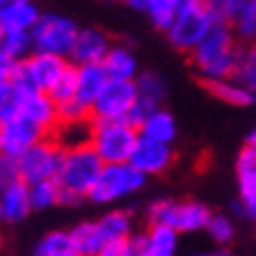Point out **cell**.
<instances>
[{
    "instance_id": "6da1fadb",
    "label": "cell",
    "mask_w": 256,
    "mask_h": 256,
    "mask_svg": "<svg viewBox=\"0 0 256 256\" xmlns=\"http://www.w3.org/2000/svg\"><path fill=\"white\" fill-rule=\"evenodd\" d=\"M242 42L235 36L233 26L226 22H214L210 33L190 52V64L198 70L202 82L221 78H235L240 64Z\"/></svg>"
},
{
    "instance_id": "7a4b0ae2",
    "label": "cell",
    "mask_w": 256,
    "mask_h": 256,
    "mask_svg": "<svg viewBox=\"0 0 256 256\" xmlns=\"http://www.w3.org/2000/svg\"><path fill=\"white\" fill-rule=\"evenodd\" d=\"M101 170H104V162L90 144L66 148L62 170L54 178L62 190V204H78L85 198H90V190L96 184Z\"/></svg>"
},
{
    "instance_id": "3957f363",
    "label": "cell",
    "mask_w": 256,
    "mask_h": 256,
    "mask_svg": "<svg viewBox=\"0 0 256 256\" xmlns=\"http://www.w3.org/2000/svg\"><path fill=\"white\" fill-rule=\"evenodd\" d=\"M139 141V127L127 120H92L90 146L96 150L104 164L130 162Z\"/></svg>"
},
{
    "instance_id": "277c9868",
    "label": "cell",
    "mask_w": 256,
    "mask_h": 256,
    "mask_svg": "<svg viewBox=\"0 0 256 256\" xmlns=\"http://www.w3.org/2000/svg\"><path fill=\"white\" fill-rule=\"evenodd\" d=\"M68 66V56L50 54V52H31L26 59L16 64L10 80L14 82L19 92H31V90L50 92Z\"/></svg>"
},
{
    "instance_id": "5b68a950",
    "label": "cell",
    "mask_w": 256,
    "mask_h": 256,
    "mask_svg": "<svg viewBox=\"0 0 256 256\" xmlns=\"http://www.w3.org/2000/svg\"><path fill=\"white\" fill-rule=\"evenodd\" d=\"M146 178L132 162H113V164H104L99 178L94 188L90 190V198L94 204H113V202L130 198V195L139 193Z\"/></svg>"
},
{
    "instance_id": "8992f818",
    "label": "cell",
    "mask_w": 256,
    "mask_h": 256,
    "mask_svg": "<svg viewBox=\"0 0 256 256\" xmlns=\"http://www.w3.org/2000/svg\"><path fill=\"white\" fill-rule=\"evenodd\" d=\"M214 16L207 8H204V2H193V5H184V8H178L176 16H174V22L170 24V28H167V40H170V45L178 52H186L190 54L195 47L200 45V40L210 33V28L214 26Z\"/></svg>"
},
{
    "instance_id": "52a82bcc",
    "label": "cell",
    "mask_w": 256,
    "mask_h": 256,
    "mask_svg": "<svg viewBox=\"0 0 256 256\" xmlns=\"http://www.w3.org/2000/svg\"><path fill=\"white\" fill-rule=\"evenodd\" d=\"M212 218L207 204L198 200L174 202V200H156L148 207V224H162L176 228L178 233H198L204 230Z\"/></svg>"
},
{
    "instance_id": "ba28073f",
    "label": "cell",
    "mask_w": 256,
    "mask_h": 256,
    "mask_svg": "<svg viewBox=\"0 0 256 256\" xmlns=\"http://www.w3.org/2000/svg\"><path fill=\"white\" fill-rule=\"evenodd\" d=\"M80 26L70 16L47 12L40 14L36 26L31 28L33 52H50V54L70 56V50L76 45Z\"/></svg>"
},
{
    "instance_id": "9c48e42d",
    "label": "cell",
    "mask_w": 256,
    "mask_h": 256,
    "mask_svg": "<svg viewBox=\"0 0 256 256\" xmlns=\"http://www.w3.org/2000/svg\"><path fill=\"white\" fill-rule=\"evenodd\" d=\"M64 150L66 148L50 134L42 141H38L33 148H28L22 158H19V174L22 178L31 186L38 181H52L56 178L59 170H62Z\"/></svg>"
},
{
    "instance_id": "30bf717a",
    "label": "cell",
    "mask_w": 256,
    "mask_h": 256,
    "mask_svg": "<svg viewBox=\"0 0 256 256\" xmlns=\"http://www.w3.org/2000/svg\"><path fill=\"white\" fill-rule=\"evenodd\" d=\"M134 80H108L99 99L92 104V120H127L136 106Z\"/></svg>"
},
{
    "instance_id": "8fae6325",
    "label": "cell",
    "mask_w": 256,
    "mask_h": 256,
    "mask_svg": "<svg viewBox=\"0 0 256 256\" xmlns=\"http://www.w3.org/2000/svg\"><path fill=\"white\" fill-rule=\"evenodd\" d=\"M130 162H132L144 176L164 174V172L174 164L172 144L146 139V136L139 134V141H136V146H134V153H132V158H130Z\"/></svg>"
},
{
    "instance_id": "7c38bea8",
    "label": "cell",
    "mask_w": 256,
    "mask_h": 256,
    "mask_svg": "<svg viewBox=\"0 0 256 256\" xmlns=\"http://www.w3.org/2000/svg\"><path fill=\"white\" fill-rule=\"evenodd\" d=\"M19 116L36 122L45 132L54 134L56 127H59V104L50 96V92H40V90L22 92Z\"/></svg>"
},
{
    "instance_id": "4fadbf2b",
    "label": "cell",
    "mask_w": 256,
    "mask_h": 256,
    "mask_svg": "<svg viewBox=\"0 0 256 256\" xmlns=\"http://www.w3.org/2000/svg\"><path fill=\"white\" fill-rule=\"evenodd\" d=\"M45 136H50V132H45L42 127H38L36 122L26 120V118L16 116L10 122L2 124V153L14 158H22L28 148H33L38 141H42Z\"/></svg>"
},
{
    "instance_id": "5bb4252c",
    "label": "cell",
    "mask_w": 256,
    "mask_h": 256,
    "mask_svg": "<svg viewBox=\"0 0 256 256\" xmlns=\"http://www.w3.org/2000/svg\"><path fill=\"white\" fill-rule=\"evenodd\" d=\"M235 176H238V207L242 216L256 218V153L249 148H242L235 162Z\"/></svg>"
},
{
    "instance_id": "9a60e30c",
    "label": "cell",
    "mask_w": 256,
    "mask_h": 256,
    "mask_svg": "<svg viewBox=\"0 0 256 256\" xmlns=\"http://www.w3.org/2000/svg\"><path fill=\"white\" fill-rule=\"evenodd\" d=\"M110 38L101 28H80L78 38H76V45L70 50L68 62L76 64V66H82V64H101L104 56L108 54L110 50Z\"/></svg>"
},
{
    "instance_id": "2e32d148",
    "label": "cell",
    "mask_w": 256,
    "mask_h": 256,
    "mask_svg": "<svg viewBox=\"0 0 256 256\" xmlns=\"http://www.w3.org/2000/svg\"><path fill=\"white\" fill-rule=\"evenodd\" d=\"M31 186L24 178H16L2 186V221L19 224L31 214Z\"/></svg>"
},
{
    "instance_id": "e0dca14e",
    "label": "cell",
    "mask_w": 256,
    "mask_h": 256,
    "mask_svg": "<svg viewBox=\"0 0 256 256\" xmlns=\"http://www.w3.org/2000/svg\"><path fill=\"white\" fill-rule=\"evenodd\" d=\"M40 14L33 0H0V24L5 31H31Z\"/></svg>"
},
{
    "instance_id": "ac0fdd59",
    "label": "cell",
    "mask_w": 256,
    "mask_h": 256,
    "mask_svg": "<svg viewBox=\"0 0 256 256\" xmlns=\"http://www.w3.org/2000/svg\"><path fill=\"white\" fill-rule=\"evenodd\" d=\"M78 68V87H76V99L87 104L92 108V104L99 99L104 87L108 85V73L104 68V64H82Z\"/></svg>"
},
{
    "instance_id": "d6986e66",
    "label": "cell",
    "mask_w": 256,
    "mask_h": 256,
    "mask_svg": "<svg viewBox=\"0 0 256 256\" xmlns=\"http://www.w3.org/2000/svg\"><path fill=\"white\" fill-rule=\"evenodd\" d=\"M101 64H104L110 80H136V76H139L136 54L127 45H110L108 54L104 56Z\"/></svg>"
},
{
    "instance_id": "ffe728a7",
    "label": "cell",
    "mask_w": 256,
    "mask_h": 256,
    "mask_svg": "<svg viewBox=\"0 0 256 256\" xmlns=\"http://www.w3.org/2000/svg\"><path fill=\"white\" fill-rule=\"evenodd\" d=\"M139 134L146 136V139H153V141L174 144V139H176V120H174V116H172L170 110H164L162 106H160V108H153L141 120Z\"/></svg>"
},
{
    "instance_id": "44dd1931",
    "label": "cell",
    "mask_w": 256,
    "mask_h": 256,
    "mask_svg": "<svg viewBox=\"0 0 256 256\" xmlns=\"http://www.w3.org/2000/svg\"><path fill=\"white\" fill-rule=\"evenodd\" d=\"M207 92L212 96H216L218 101H224L228 106H249L254 104L256 94L249 90L247 85H242L238 78H221V80H207L204 82Z\"/></svg>"
},
{
    "instance_id": "7402d4cb",
    "label": "cell",
    "mask_w": 256,
    "mask_h": 256,
    "mask_svg": "<svg viewBox=\"0 0 256 256\" xmlns=\"http://www.w3.org/2000/svg\"><path fill=\"white\" fill-rule=\"evenodd\" d=\"M134 85H136V96H139L141 106H146L148 110L162 106L164 96H167V82H164V78L160 73H156V70H144V73L136 76Z\"/></svg>"
},
{
    "instance_id": "603a6c76",
    "label": "cell",
    "mask_w": 256,
    "mask_h": 256,
    "mask_svg": "<svg viewBox=\"0 0 256 256\" xmlns=\"http://www.w3.org/2000/svg\"><path fill=\"white\" fill-rule=\"evenodd\" d=\"M148 256H176L178 252V230L172 226L150 224L144 233Z\"/></svg>"
},
{
    "instance_id": "cb8c5ba5",
    "label": "cell",
    "mask_w": 256,
    "mask_h": 256,
    "mask_svg": "<svg viewBox=\"0 0 256 256\" xmlns=\"http://www.w3.org/2000/svg\"><path fill=\"white\" fill-rule=\"evenodd\" d=\"M104 242H116V240H130L132 238V214L124 210L106 212L104 216L96 221Z\"/></svg>"
},
{
    "instance_id": "d4e9b609",
    "label": "cell",
    "mask_w": 256,
    "mask_h": 256,
    "mask_svg": "<svg viewBox=\"0 0 256 256\" xmlns=\"http://www.w3.org/2000/svg\"><path fill=\"white\" fill-rule=\"evenodd\" d=\"M70 238L80 256H96V252L106 244L96 228V221H80L78 226L70 228Z\"/></svg>"
},
{
    "instance_id": "484cf974",
    "label": "cell",
    "mask_w": 256,
    "mask_h": 256,
    "mask_svg": "<svg viewBox=\"0 0 256 256\" xmlns=\"http://www.w3.org/2000/svg\"><path fill=\"white\" fill-rule=\"evenodd\" d=\"M141 12H146V16L156 28L167 31L178 12V0H146Z\"/></svg>"
},
{
    "instance_id": "4316f807",
    "label": "cell",
    "mask_w": 256,
    "mask_h": 256,
    "mask_svg": "<svg viewBox=\"0 0 256 256\" xmlns=\"http://www.w3.org/2000/svg\"><path fill=\"white\" fill-rule=\"evenodd\" d=\"M233 26L235 36L242 45H249V42H256V0H247L244 8L240 10V14L235 16Z\"/></svg>"
},
{
    "instance_id": "83f0119b",
    "label": "cell",
    "mask_w": 256,
    "mask_h": 256,
    "mask_svg": "<svg viewBox=\"0 0 256 256\" xmlns=\"http://www.w3.org/2000/svg\"><path fill=\"white\" fill-rule=\"evenodd\" d=\"M31 204L33 210H50V207L62 204V190H59V184L54 178L31 184Z\"/></svg>"
},
{
    "instance_id": "f1b7e54d",
    "label": "cell",
    "mask_w": 256,
    "mask_h": 256,
    "mask_svg": "<svg viewBox=\"0 0 256 256\" xmlns=\"http://www.w3.org/2000/svg\"><path fill=\"white\" fill-rule=\"evenodd\" d=\"M0 47L8 52L10 56H14L16 62H22L33 52V40H31V31H5Z\"/></svg>"
},
{
    "instance_id": "f546056e",
    "label": "cell",
    "mask_w": 256,
    "mask_h": 256,
    "mask_svg": "<svg viewBox=\"0 0 256 256\" xmlns=\"http://www.w3.org/2000/svg\"><path fill=\"white\" fill-rule=\"evenodd\" d=\"M66 249H76L70 230H52L36 244L33 256H54L59 252H66Z\"/></svg>"
},
{
    "instance_id": "4dcf8cb0",
    "label": "cell",
    "mask_w": 256,
    "mask_h": 256,
    "mask_svg": "<svg viewBox=\"0 0 256 256\" xmlns=\"http://www.w3.org/2000/svg\"><path fill=\"white\" fill-rule=\"evenodd\" d=\"M19 101H22V92L14 87V82L0 80V124L19 116Z\"/></svg>"
},
{
    "instance_id": "1f68e13d",
    "label": "cell",
    "mask_w": 256,
    "mask_h": 256,
    "mask_svg": "<svg viewBox=\"0 0 256 256\" xmlns=\"http://www.w3.org/2000/svg\"><path fill=\"white\" fill-rule=\"evenodd\" d=\"M235 78L240 80L242 85H247L249 90L256 94V42L242 45L240 64H238V73H235Z\"/></svg>"
},
{
    "instance_id": "d6a6232c",
    "label": "cell",
    "mask_w": 256,
    "mask_h": 256,
    "mask_svg": "<svg viewBox=\"0 0 256 256\" xmlns=\"http://www.w3.org/2000/svg\"><path fill=\"white\" fill-rule=\"evenodd\" d=\"M92 122V108L80 99H68L59 104V124H85Z\"/></svg>"
},
{
    "instance_id": "836d02e7",
    "label": "cell",
    "mask_w": 256,
    "mask_h": 256,
    "mask_svg": "<svg viewBox=\"0 0 256 256\" xmlns=\"http://www.w3.org/2000/svg\"><path fill=\"white\" fill-rule=\"evenodd\" d=\"M202 2H204V8L210 10L216 22L233 24L235 16L240 14V10L244 8L247 0H202Z\"/></svg>"
},
{
    "instance_id": "e575fe53",
    "label": "cell",
    "mask_w": 256,
    "mask_h": 256,
    "mask_svg": "<svg viewBox=\"0 0 256 256\" xmlns=\"http://www.w3.org/2000/svg\"><path fill=\"white\" fill-rule=\"evenodd\" d=\"M76 87H78V68H76V64H70L68 68H66V73L56 80V85L50 90V96H52L56 104L68 101L76 96Z\"/></svg>"
},
{
    "instance_id": "d590c367",
    "label": "cell",
    "mask_w": 256,
    "mask_h": 256,
    "mask_svg": "<svg viewBox=\"0 0 256 256\" xmlns=\"http://www.w3.org/2000/svg\"><path fill=\"white\" fill-rule=\"evenodd\" d=\"M204 230L210 233V238L214 242H218V244H228L235 235V226L226 214H212L210 224H207Z\"/></svg>"
},
{
    "instance_id": "8d00e7d4",
    "label": "cell",
    "mask_w": 256,
    "mask_h": 256,
    "mask_svg": "<svg viewBox=\"0 0 256 256\" xmlns=\"http://www.w3.org/2000/svg\"><path fill=\"white\" fill-rule=\"evenodd\" d=\"M16 178H22V174H19V158L0 153V184L5 186V184L16 181Z\"/></svg>"
},
{
    "instance_id": "74e56055",
    "label": "cell",
    "mask_w": 256,
    "mask_h": 256,
    "mask_svg": "<svg viewBox=\"0 0 256 256\" xmlns=\"http://www.w3.org/2000/svg\"><path fill=\"white\" fill-rule=\"evenodd\" d=\"M96 256H130V240L106 242V244L96 252Z\"/></svg>"
},
{
    "instance_id": "f35d334b",
    "label": "cell",
    "mask_w": 256,
    "mask_h": 256,
    "mask_svg": "<svg viewBox=\"0 0 256 256\" xmlns=\"http://www.w3.org/2000/svg\"><path fill=\"white\" fill-rule=\"evenodd\" d=\"M16 64H19V62H16L14 56H10L8 52L0 47V80H10V78H12Z\"/></svg>"
},
{
    "instance_id": "ab89813d",
    "label": "cell",
    "mask_w": 256,
    "mask_h": 256,
    "mask_svg": "<svg viewBox=\"0 0 256 256\" xmlns=\"http://www.w3.org/2000/svg\"><path fill=\"white\" fill-rule=\"evenodd\" d=\"M130 256H148L144 233H136V235L132 233V238H130Z\"/></svg>"
},
{
    "instance_id": "60d3db41",
    "label": "cell",
    "mask_w": 256,
    "mask_h": 256,
    "mask_svg": "<svg viewBox=\"0 0 256 256\" xmlns=\"http://www.w3.org/2000/svg\"><path fill=\"white\" fill-rule=\"evenodd\" d=\"M244 148H249V150H254V153H256V127L252 130V132H249V136H247V146H244Z\"/></svg>"
},
{
    "instance_id": "b9f144b4",
    "label": "cell",
    "mask_w": 256,
    "mask_h": 256,
    "mask_svg": "<svg viewBox=\"0 0 256 256\" xmlns=\"http://www.w3.org/2000/svg\"><path fill=\"white\" fill-rule=\"evenodd\" d=\"M124 2L134 10H144V2H146V0H124Z\"/></svg>"
},
{
    "instance_id": "7bdbcfd3",
    "label": "cell",
    "mask_w": 256,
    "mask_h": 256,
    "mask_svg": "<svg viewBox=\"0 0 256 256\" xmlns=\"http://www.w3.org/2000/svg\"><path fill=\"white\" fill-rule=\"evenodd\" d=\"M54 256H80V254H78V249H66V252H59Z\"/></svg>"
},
{
    "instance_id": "ee69618b",
    "label": "cell",
    "mask_w": 256,
    "mask_h": 256,
    "mask_svg": "<svg viewBox=\"0 0 256 256\" xmlns=\"http://www.w3.org/2000/svg\"><path fill=\"white\" fill-rule=\"evenodd\" d=\"M0 221H2V184H0Z\"/></svg>"
},
{
    "instance_id": "f6af8a7d",
    "label": "cell",
    "mask_w": 256,
    "mask_h": 256,
    "mask_svg": "<svg viewBox=\"0 0 256 256\" xmlns=\"http://www.w3.org/2000/svg\"><path fill=\"white\" fill-rule=\"evenodd\" d=\"M188 256H216V254H210V252H198V254H188Z\"/></svg>"
},
{
    "instance_id": "bcb514c9",
    "label": "cell",
    "mask_w": 256,
    "mask_h": 256,
    "mask_svg": "<svg viewBox=\"0 0 256 256\" xmlns=\"http://www.w3.org/2000/svg\"><path fill=\"white\" fill-rule=\"evenodd\" d=\"M216 256H238V254H230V252H218Z\"/></svg>"
},
{
    "instance_id": "7dc6e473",
    "label": "cell",
    "mask_w": 256,
    "mask_h": 256,
    "mask_svg": "<svg viewBox=\"0 0 256 256\" xmlns=\"http://www.w3.org/2000/svg\"><path fill=\"white\" fill-rule=\"evenodd\" d=\"M0 153H2V124H0Z\"/></svg>"
},
{
    "instance_id": "c3c4849f",
    "label": "cell",
    "mask_w": 256,
    "mask_h": 256,
    "mask_svg": "<svg viewBox=\"0 0 256 256\" xmlns=\"http://www.w3.org/2000/svg\"><path fill=\"white\" fill-rule=\"evenodd\" d=\"M2 33H5V26L0 24V40H2Z\"/></svg>"
}]
</instances>
